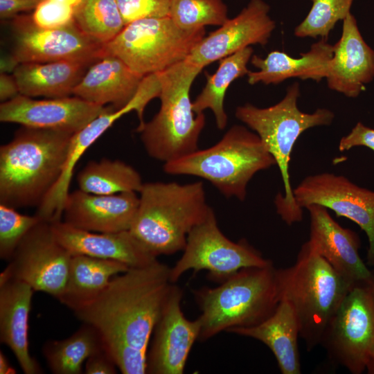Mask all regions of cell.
<instances>
[{"label": "cell", "mask_w": 374, "mask_h": 374, "mask_svg": "<svg viewBox=\"0 0 374 374\" xmlns=\"http://www.w3.org/2000/svg\"><path fill=\"white\" fill-rule=\"evenodd\" d=\"M125 26L136 20L169 16L170 0H116Z\"/></svg>", "instance_id": "36"}, {"label": "cell", "mask_w": 374, "mask_h": 374, "mask_svg": "<svg viewBox=\"0 0 374 374\" xmlns=\"http://www.w3.org/2000/svg\"><path fill=\"white\" fill-rule=\"evenodd\" d=\"M116 110L112 106L89 103L78 96L44 100L19 94L0 105V121L21 126L78 132L100 115Z\"/></svg>", "instance_id": "15"}, {"label": "cell", "mask_w": 374, "mask_h": 374, "mask_svg": "<svg viewBox=\"0 0 374 374\" xmlns=\"http://www.w3.org/2000/svg\"><path fill=\"white\" fill-rule=\"evenodd\" d=\"M12 55L19 64L78 60L93 63L103 55V44L84 34L72 24L46 29L35 24L31 15L11 19Z\"/></svg>", "instance_id": "13"}, {"label": "cell", "mask_w": 374, "mask_h": 374, "mask_svg": "<svg viewBox=\"0 0 374 374\" xmlns=\"http://www.w3.org/2000/svg\"><path fill=\"white\" fill-rule=\"evenodd\" d=\"M297 82L287 88L284 98L276 104L265 108L250 103L238 106L235 117L256 133L278 166L284 186V195L274 199L276 212L288 225L303 219V208L296 203L290 184L289 165L294 145L300 135L308 129L330 125L335 114L326 108L312 113L301 112L297 105L300 96Z\"/></svg>", "instance_id": "5"}, {"label": "cell", "mask_w": 374, "mask_h": 374, "mask_svg": "<svg viewBox=\"0 0 374 374\" xmlns=\"http://www.w3.org/2000/svg\"><path fill=\"white\" fill-rule=\"evenodd\" d=\"M118 367L111 355L103 348L90 356L84 366L87 374H115Z\"/></svg>", "instance_id": "39"}, {"label": "cell", "mask_w": 374, "mask_h": 374, "mask_svg": "<svg viewBox=\"0 0 374 374\" xmlns=\"http://www.w3.org/2000/svg\"><path fill=\"white\" fill-rule=\"evenodd\" d=\"M312 8L305 18L294 28L299 38L318 37L328 39L330 31L339 21L350 13L354 0H311Z\"/></svg>", "instance_id": "34"}, {"label": "cell", "mask_w": 374, "mask_h": 374, "mask_svg": "<svg viewBox=\"0 0 374 374\" xmlns=\"http://www.w3.org/2000/svg\"><path fill=\"white\" fill-rule=\"evenodd\" d=\"M332 55L333 45L325 39L312 44L308 52L297 58L278 51L270 52L265 58L253 55L251 64L258 71H249L247 81L251 85L258 82L277 84L292 78L319 82L326 78Z\"/></svg>", "instance_id": "24"}, {"label": "cell", "mask_w": 374, "mask_h": 374, "mask_svg": "<svg viewBox=\"0 0 374 374\" xmlns=\"http://www.w3.org/2000/svg\"><path fill=\"white\" fill-rule=\"evenodd\" d=\"M202 69L184 60L157 73L161 85L160 109L149 122L136 129L150 157L166 163L199 149L206 118L204 113L194 112L190 90Z\"/></svg>", "instance_id": "7"}, {"label": "cell", "mask_w": 374, "mask_h": 374, "mask_svg": "<svg viewBox=\"0 0 374 374\" xmlns=\"http://www.w3.org/2000/svg\"><path fill=\"white\" fill-rule=\"evenodd\" d=\"M305 208L310 215V247L350 283L371 281L372 269L359 256L358 235L341 226L323 206L314 204Z\"/></svg>", "instance_id": "18"}, {"label": "cell", "mask_w": 374, "mask_h": 374, "mask_svg": "<svg viewBox=\"0 0 374 374\" xmlns=\"http://www.w3.org/2000/svg\"><path fill=\"white\" fill-rule=\"evenodd\" d=\"M253 52L251 46H247L220 60L216 71L211 75L206 74V83L192 102L193 109L197 114L204 113L207 109H211L220 130L224 129L228 121L224 107L227 89L234 80L248 74L247 64Z\"/></svg>", "instance_id": "29"}, {"label": "cell", "mask_w": 374, "mask_h": 374, "mask_svg": "<svg viewBox=\"0 0 374 374\" xmlns=\"http://www.w3.org/2000/svg\"><path fill=\"white\" fill-rule=\"evenodd\" d=\"M72 134L21 126L0 147V204L39 206L61 176Z\"/></svg>", "instance_id": "2"}, {"label": "cell", "mask_w": 374, "mask_h": 374, "mask_svg": "<svg viewBox=\"0 0 374 374\" xmlns=\"http://www.w3.org/2000/svg\"><path fill=\"white\" fill-rule=\"evenodd\" d=\"M201 310L199 340L206 341L233 328L256 326L269 317L279 303L276 268L240 269L215 287L193 290Z\"/></svg>", "instance_id": "6"}, {"label": "cell", "mask_w": 374, "mask_h": 374, "mask_svg": "<svg viewBox=\"0 0 374 374\" xmlns=\"http://www.w3.org/2000/svg\"><path fill=\"white\" fill-rule=\"evenodd\" d=\"M35 25L46 29L66 26L74 22L73 7L51 0H43L31 15Z\"/></svg>", "instance_id": "37"}, {"label": "cell", "mask_w": 374, "mask_h": 374, "mask_svg": "<svg viewBox=\"0 0 374 374\" xmlns=\"http://www.w3.org/2000/svg\"><path fill=\"white\" fill-rule=\"evenodd\" d=\"M143 76L132 71L123 60L105 55L87 70L73 90V95L115 109L125 107L136 95Z\"/></svg>", "instance_id": "23"}, {"label": "cell", "mask_w": 374, "mask_h": 374, "mask_svg": "<svg viewBox=\"0 0 374 374\" xmlns=\"http://www.w3.org/2000/svg\"><path fill=\"white\" fill-rule=\"evenodd\" d=\"M43 0H0V18L10 19L21 12L34 10Z\"/></svg>", "instance_id": "40"}, {"label": "cell", "mask_w": 374, "mask_h": 374, "mask_svg": "<svg viewBox=\"0 0 374 374\" xmlns=\"http://www.w3.org/2000/svg\"><path fill=\"white\" fill-rule=\"evenodd\" d=\"M61 3H64L72 7L75 6L81 0H51Z\"/></svg>", "instance_id": "44"}, {"label": "cell", "mask_w": 374, "mask_h": 374, "mask_svg": "<svg viewBox=\"0 0 374 374\" xmlns=\"http://www.w3.org/2000/svg\"><path fill=\"white\" fill-rule=\"evenodd\" d=\"M103 348L96 329L83 323L69 337L47 341L43 346L42 353L53 373L80 374L83 363Z\"/></svg>", "instance_id": "30"}, {"label": "cell", "mask_w": 374, "mask_h": 374, "mask_svg": "<svg viewBox=\"0 0 374 374\" xmlns=\"http://www.w3.org/2000/svg\"><path fill=\"white\" fill-rule=\"evenodd\" d=\"M222 0H170L169 17L184 30L222 26L228 19Z\"/></svg>", "instance_id": "33"}, {"label": "cell", "mask_w": 374, "mask_h": 374, "mask_svg": "<svg viewBox=\"0 0 374 374\" xmlns=\"http://www.w3.org/2000/svg\"><path fill=\"white\" fill-rule=\"evenodd\" d=\"M33 291L23 281L0 277V341L10 348L26 374L42 373L28 347V317Z\"/></svg>", "instance_id": "22"}, {"label": "cell", "mask_w": 374, "mask_h": 374, "mask_svg": "<svg viewBox=\"0 0 374 374\" xmlns=\"http://www.w3.org/2000/svg\"><path fill=\"white\" fill-rule=\"evenodd\" d=\"M19 94V87L13 75L7 73L0 74V100L6 102Z\"/></svg>", "instance_id": "41"}, {"label": "cell", "mask_w": 374, "mask_h": 374, "mask_svg": "<svg viewBox=\"0 0 374 374\" xmlns=\"http://www.w3.org/2000/svg\"><path fill=\"white\" fill-rule=\"evenodd\" d=\"M73 18L84 34L103 44L125 27L116 0H81L73 7Z\"/></svg>", "instance_id": "32"}, {"label": "cell", "mask_w": 374, "mask_h": 374, "mask_svg": "<svg viewBox=\"0 0 374 374\" xmlns=\"http://www.w3.org/2000/svg\"><path fill=\"white\" fill-rule=\"evenodd\" d=\"M77 182L80 190L103 195L139 193L144 184L132 166L109 159L89 161L78 174Z\"/></svg>", "instance_id": "31"}, {"label": "cell", "mask_w": 374, "mask_h": 374, "mask_svg": "<svg viewBox=\"0 0 374 374\" xmlns=\"http://www.w3.org/2000/svg\"><path fill=\"white\" fill-rule=\"evenodd\" d=\"M205 34V27L184 30L169 16L141 19L125 25L105 44L103 55L116 56L145 77L186 60Z\"/></svg>", "instance_id": "9"}, {"label": "cell", "mask_w": 374, "mask_h": 374, "mask_svg": "<svg viewBox=\"0 0 374 374\" xmlns=\"http://www.w3.org/2000/svg\"><path fill=\"white\" fill-rule=\"evenodd\" d=\"M371 280L352 286L329 321L320 343L331 361L353 374L366 371L374 361Z\"/></svg>", "instance_id": "10"}, {"label": "cell", "mask_w": 374, "mask_h": 374, "mask_svg": "<svg viewBox=\"0 0 374 374\" xmlns=\"http://www.w3.org/2000/svg\"><path fill=\"white\" fill-rule=\"evenodd\" d=\"M134 111L130 103L122 109L103 114L71 136L63 170L57 182L38 206L36 213L42 221L53 222L61 220L66 198L74 168L86 150L102 136L116 121Z\"/></svg>", "instance_id": "26"}, {"label": "cell", "mask_w": 374, "mask_h": 374, "mask_svg": "<svg viewBox=\"0 0 374 374\" xmlns=\"http://www.w3.org/2000/svg\"><path fill=\"white\" fill-rule=\"evenodd\" d=\"M279 301L288 302L308 351L320 345L326 328L354 284L339 274L309 244H303L294 265L276 269Z\"/></svg>", "instance_id": "4"}, {"label": "cell", "mask_w": 374, "mask_h": 374, "mask_svg": "<svg viewBox=\"0 0 374 374\" xmlns=\"http://www.w3.org/2000/svg\"><path fill=\"white\" fill-rule=\"evenodd\" d=\"M93 63L78 60L20 63L12 72L19 93L48 98L70 96Z\"/></svg>", "instance_id": "27"}, {"label": "cell", "mask_w": 374, "mask_h": 374, "mask_svg": "<svg viewBox=\"0 0 374 374\" xmlns=\"http://www.w3.org/2000/svg\"><path fill=\"white\" fill-rule=\"evenodd\" d=\"M326 79L329 89L354 98L374 79V50L364 39L351 12L343 21L341 37L333 45Z\"/></svg>", "instance_id": "20"}, {"label": "cell", "mask_w": 374, "mask_h": 374, "mask_svg": "<svg viewBox=\"0 0 374 374\" xmlns=\"http://www.w3.org/2000/svg\"><path fill=\"white\" fill-rule=\"evenodd\" d=\"M293 194L302 208L320 204L356 223L368 237L367 264L374 267V191L343 175L322 172L304 178L293 188Z\"/></svg>", "instance_id": "14"}, {"label": "cell", "mask_w": 374, "mask_h": 374, "mask_svg": "<svg viewBox=\"0 0 374 374\" xmlns=\"http://www.w3.org/2000/svg\"><path fill=\"white\" fill-rule=\"evenodd\" d=\"M42 220L36 214L28 215L0 204V257L9 261L26 235Z\"/></svg>", "instance_id": "35"}, {"label": "cell", "mask_w": 374, "mask_h": 374, "mask_svg": "<svg viewBox=\"0 0 374 374\" xmlns=\"http://www.w3.org/2000/svg\"><path fill=\"white\" fill-rule=\"evenodd\" d=\"M130 229L134 237L155 257L185 248L188 233L208 216L204 184L144 183Z\"/></svg>", "instance_id": "3"}, {"label": "cell", "mask_w": 374, "mask_h": 374, "mask_svg": "<svg viewBox=\"0 0 374 374\" xmlns=\"http://www.w3.org/2000/svg\"><path fill=\"white\" fill-rule=\"evenodd\" d=\"M271 263L244 239L235 242L225 236L212 209L207 218L188 233L182 256L170 267V280L176 283L190 269L195 273L205 270L209 278L221 283L242 268Z\"/></svg>", "instance_id": "11"}, {"label": "cell", "mask_w": 374, "mask_h": 374, "mask_svg": "<svg viewBox=\"0 0 374 374\" xmlns=\"http://www.w3.org/2000/svg\"><path fill=\"white\" fill-rule=\"evenodd\" d=\"M18 62L14 58L11 53L8 55H4L1 58V73H8L10 72H13L16 67L18 66Z\"/></svg>", "instance_id": "42"}, {"label": "cell", "mask_w": 374, "mask_h": 374, "mask_svg": "<svg viewBox=\"0 0 374 374\" xmlns=\"http://www.w3.org/2000/svg\"><path fill=\"white\" fill-rule=\"evenodd\" d=\"M181 289L174 283L152 336L146 373L182 374L192 347L199 340L201 321L185 317Z\"/></svg>", "instance_id": "16"}, {"label": "cell", "mask_w": 374, "mask_h": 374, "mask_svg": "<svg viewBox=\"0 0 374 374\" xmlns=\"http://www.w3.org/2000/svg\"><path fill=\"white\" fill-rule=\"evenodd\" d=\"M129 268L114 260L72 256L67 282L58 301L73 311L98 296L114 276Z\"/></svg>", "instance_id": "28"}, {"label": "cell", "mask_w": 374, "mask_h": 374, "mask_svg": "<svg viewBox=\"0 0 374 374\" xmlns=\"http://www.w3.org/2000/svg\"><path fill=\"white\" fill-rule=\"evenodd\" d=\"M17 371L12 366L9 361L3 354L0 351V374H15Z\"/></svg>", "instance_id": "43"}, {"label": "cell", "mask_w": 374, "mask_h": 374, "mask_svg": "<svg viewBox=\"0 0 374 374\" xmlns=\"http://www.w3.org/2000/svg\"><path fill=\"white\" fill-rule=\"evenodd\" d=\"M356 146H365L374 151V129L358 122L348 134L341 139L339 150L343 152Z\"/></svg>", "instance_id": "38"}, {"label": "cell", "mask_w": 374, "mask_h": 374, "mask_svg": "<svg viewBox=\"0 0 374 374\" xmlns=\"http://www.w3.org/2000/svg\"><path fill=\"white\" fill-rule=\"evenodd\" d=\"M274 165L258 135L235 125L214 145L166 163L163 169L169 175L202 178L226 197L244 201L252 177Z\"/></svg>", "instance_id": "8"}, {"label": "cell", "mask_w": 374, "mask_h": 374, "mask_svg": "<svg viewBox=\"0 0 374 374\" xmlns=\"http://www.w3.org/2000/svg\"><path fill=\"white\" fill-rule=\"evenodd\" d=\"M71 257L55 238L51 222L42 220L19 243L0 277L19 280L58 300L67 282Z\"/></svg>", "instance_id": "12"}, {"label": "cell", "mask_w": 374, "mask_h": 374, "mask_svg": "<svg viewBox=\"0 0 374 374\" xmlns=\"http://www.w3.org/2000/svg\"><path fill=\"white\" fill-rule=\"evenodd\" d=\"M258 340L273 353L282 374H300L298 345L299 326L291 305L280 301L274 312L261 323L251 327L233 328L226 331Z\"/></svg>", "instance_id": "25"}, {"label": "cell", "mask_w": 374, "mask_h": 374, "mask_svg": "<svg viewBox=\"0 0 374 374\" xmlns=\"http://www.w3.org/2000/svg\"><path fill=\"white\" fill-rule=\"evenodd\" d=\"M56 240L72 255L114 260L130 268L141 267L157 261L128 231L98 233L72 226L62 220L51 222Z\"/></svg>", "instance_id": "21"}, {"label": "cell", "mask_w": 374, "mask_h": 374, "mask_svg": "<svg viewBox=\"0 0 374 374\" xmlns=\"http://www.w3.org/2000/svg\"><path fill=\"white\" fill-rule=\"evenodd\" d=\"M170 267L154 262L114 276L93 301L73 310L98 332L123 374L146 373L147 354L173 283Z\"/></svg>", "instance_id": "1"}, {"label": "cell", "mask_w": 374, "mask_h": 374, "mask_svg": "<svg viewBox=\"0 0 374 374\" xmlns=\"http://www.w3.org/2000/svg\"><path fill=\"white\" fill-rule=\"evenodd\" d=\"M269 10L265 1L250 0L237 16L199 41L186 61L204 69L251 45L267 44L276 28Z\"/></svg>", "instance_id": "17"}, {"label": "cell", "mask_w": 374, "mask_h": 374, "mask_svg": "<svg viewBox=\"0 0 374 374\" xmlns=\"http://www.w3.org/2000/svg\"><path fill=\"white\" fill-rule=\"evenodd\" d=\"M372 272H373V278H372L371 282H372L373 287L374 288V267H373V269H372ZM366 372L368 374H374V361L373 362L372 364L368 368V369L366 371Z\"/></svg>", "instance_id": "45"}, {"label": "cell", "mask_w": 374, "mask_h": 374, "mask_svg": "<svg viewBox=\"0 0 374 374\" xmlns=\"http://www.w3.org/2000/svg\"><path fill=\"white\" fill-rule=\"evenodd\" d=\"M139 204L136 192L103 195L80 189L69 193L63 222L78 229L98 233L130 230Z\"/></svg>", "instance_id": "19"}]
</instances>
